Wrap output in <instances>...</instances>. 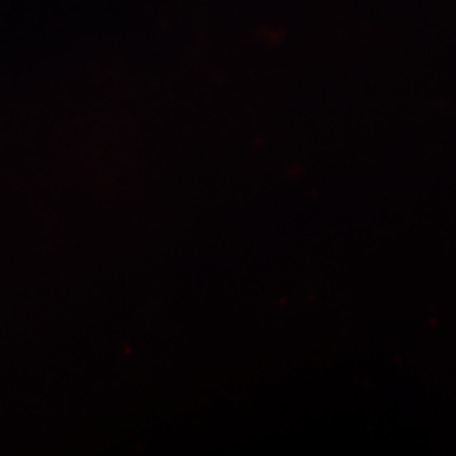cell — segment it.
I'll return each mask as SVG.
<instances>
[]
</instances>
